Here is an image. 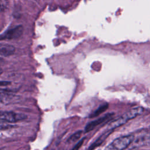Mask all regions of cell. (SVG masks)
I'll return each mask as SVG.
<instances>
[{
  "mask_svg": "<svg viewBox=\"0 0 150 150\" xmlns=\"http://www.w3.org/2000/svg\"><path fill=\"white\" fill-rule=\"evenodd\" d=\"M144 111V108L142 107H134L127 112H125L120 118L113 121L108 126L109 129L114 130V129L124 125L128 121L137 117V116L141 115Z\"/></svg>",
  "mask_w": 150,
  "mask_h": 150,
  "instance_id": "1",
  "label": "cell"
},
{
  "mask_svg": "<svg viewBox=\"0 0 150 150\" xmlns=\"http://www.w3.org/2000/svg\"><path fill=\"white\" fill-rule=\"evenodd\" d=\"M134 135L129 134L114 139L107 148L110 150H121L127 148L134 141Z\"/></svg>",
  "mask_w": 150,
  "mask_h": 150,
  "instance_id": "2",
  "label": "cell"
},
{
  "mask_svg": "<svg viewBox=\"0 0 150 150\" xmlns=\"http://www.w3.org/2000/svg\"><path fill=\"white\" fill-rule=\"evenodd\" d=\"M26 118V115L13 111H0V121L7 122H16Z\"/></svg>",
  "mask_w": 150,
  "mask_h": 150,
  "instance_id": "3",
  "label": "cell"
},
{
  "mask_svg": "<svg viewBox=\"0 0 150 150\" xmlns=\"http://www.w3.org/2000/svg\"><path fill=\"white\" fill-rule=\"evenodd\" d=\"M23 28L22 25H18L11 28L0 35V40H9L19 37L23 33Z\"/></svg>",
  "mask_w": 150,
  "mask_h": 150,
  "instance_id": "4",
  "label": "cell"
},
{
  "mask_svg": "<svg viewBox=\"0 0 150 150\" xmlns=\"http://www.w3.org/2000/svg\"><path fill=\"white\" fill-rule=\"evenodd\" d=\"M113 115H114L113 113H108V114L104 115V116H103L101 117H100V118L96 119V120H94V121L89 122L85 127V129H84L85 132H88L91 131V130L94 129L97 125H98L103 123L104 122L108 120L109 119H110L112 117Z\"/></svg>",
  "mask_w": 150,
  "mask_h": 150,
  "instance_id": "5",
  "label": "cell"
},
{
  "mask_svg": "<svg viewBox=\"0 0 150 150\" xmlns=\"http://www.w3.org/2000/svg\"><path fill=\"white\" fill-rule=\"evenodd\" d=\"M113 132V130L108 129L107 131H105L103 134H101L88 148L89 149H93L97 146H100L105 140V139L110 135V134H111V132Z\"/></svg>",
  "mask_w": 150,
  "mask_h": 150,
  "instance_id": "6",
  "label": "cell"
},
{
  "mask_svg": "<svg viewBox=\"0 0 150 150\" xmlns=\"http://www.w3.org/2000/svg\"><path fill=\"white\" fill-rule=\"evenodd\" d=\"M149 136L148 134H142L137 136V138L136 139H135L134 138V141H132V143L134 144V148L141 146L142 145L145 144V143H146V142H147L148 140H149Z\"/></svg>",
  "mask_w": 150,
  "mask_h": 150,
  "instance_id": "7",
  "label": "cell"
},
{
  "mask_svg": "<svg viewBox=\"0 0 150 150\" xmlns=\"http://www.w3.org/2000/svg\"><path fill=\"white\" fill-rule=\"evenodd\" d=\"M15 52V47L8 44H0V54L2 56H9Z\"/></svg>",
  "mask_w": 150,
  "mask_h": 150,
  "instance_id": "8",
  "label": "cell"
},
{
  "mask_svg": "<svg viewBox=\"0 0 150 150\" xmlns=\"http://www.w3.org/2000/svg\"><path fill=\"white\" fill-rule=\"evenodd\" d=\"M15 97L16 96L13 94L4 92H0V103H9L13 101Z\"/></svg>",
  "mask_w": 150,
  "mask_h": 150,
  "instance_id": "9",
  "label": "cell"
},
{
  "mask_svg": "<svg viewBox=\"0 0 150 150\" xmlns=\"http://www.w3.org/2000/svg\"><path fill=\"white\" fill-rule=\"evenodd\" d=\"M108 107V104H104L101 105L96 110H95L90 115V118H94L98 116L101 114H102L103 112L107 110V109Z\"/></svg>",
  "mask_w": 150,
  "mask_h": 150,
  "instance_id": "10",
  "label": "cell"
},
{
  "mask_svg": "<svg viewBox=\"0 0 150 150\" xmlns=\"http://www.w3.org/2000/svg\"><path fill=\"white\" fill-rule=\"evenodd\" d=\"M82 134V131H78L74 134H73L72 135H71L69 138L67 139V142L69 143H72L79 139Z\"/></svg>",
  "mask_w": 150,
  "mask_h": 150,
  "instance_id": "11",
  "label": "cell"
},
{
  "mask_svg": "<svg viewBox=\"0 0 150 150\" xmlns=\"http://www.w3.org/2000/svg\"><path fill=\"white\" fill-rule=\"evenodd\" d=\"M9 5L8 0H0V13L5 11Z\"/></svg>",
  "mask_w": 150,
  "mask_h": 150,
  "instance_id": "12",
  "label": "cell"
},
{
  "mask_svg": "<svg viewBox=\"0 0 150 150\" xmlns=\"http://www.w3.org/2000/svg\"><path fill=\"white\" fill-rule=\"evenodd\" d=\"M84 139H85V138H83L80 141H79L78 142V143L73 148V149H79L81 146L82 144H83Z\"/></svg>",
  "mask_w": 150,
  "mask_h": 150,
  "instance_id": "13",
  "label": "cell"
},
{
  "mask_svg": "<svg viewBox=\"0 0 150 150\" xmlns=\"http://www.w3.org/2000/svg\"><path fill=\"white\" fill-rule=\"evenodd\" d=\"M11 84V82L7 81H0V86H5Z\"/></svg>",
  "mask_w": 150,
  "mask_h": 150,
  "instance_id": "14",
  "label": "cell"
},
{
  "mask_svg": "<svg viewBox=\"0 0 150 150\" xmlns=\"http://www.w3.org/2000/svg\"><path fill=\"white\" fill-rule=\"evenodd\" d=\"M2 72H3V71H2V69L0 67V74H1Z\"/></svg>",
  "mask_w": 150,
  "mask_h": 150,
  "instance_id": "15",
  "label": "cell"
}]
</instances>
